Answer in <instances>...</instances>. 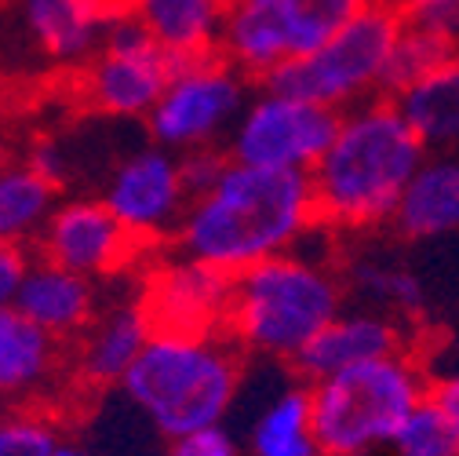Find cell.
I'll use <instances>...</instances> for the list:
<instances>
[{
  "label": "cell",
  "mask_w": 459,
  "mask_h": 456,
  "mask_svg": "<svg viewBox=\"0 0 459 456\" xmlns=\"http://www.w3.org/2000/svg\"><path fill=\"white\" fill-rule=\"evenodd\" d=\"M394 102L423 139L427 153L459 150V55L412 81L405 92H397Z\"/></svg>",
  "instance_id": "obj_18"
},
{
  "label": "cell",
  "mask_w": 459,
  "mask_h": 456,
  "mask_svg": "<svg viewBox=\"0 0 459 456\" xmlns=\"http://www.w3.org/2000/svg\"><path fill=\"white\" fill-rule=\"evenodd\" d=\"M310 231H317V208L307 172L234 161L219 187L183 215L171 238L190 259L238 274L284 256Z\"/></svg>",
  "instance_id": "obj_2"
},
{
  "label": "cell",
  "mask_w": 459,
  "mask_h": 456,
  "mask_svg": "<svg viewBox=\"0 0 459 456\" xmlns=\"http://www.w3.org/2000/svg\"><path fill=\"white\" fill-rule=\"evenodd\" d=\"M394 456H459V434L434 394L412 413V420L394 438Z\"/></svg>",
  "instance_id": "obj_23"
},
{
  "label": "cell",
  "mask_w": 459,
  "mask_h": 456,
  "mask_svg": "<svg viewBox=\"0 0 459 456\" xmlns=\"http://www.w3.org/2000/svg\"><path fill=\"white\" fill-rule=\"evenodd\" d=\"M241 110V77L222 63L179 77L150 110V136L168 146H204Z\"/></svg>",
  "instance_id": "obj_12"
},
{
  "label": "cell",
  "mask_w": 459,
  "mask_h": 456,
  "mask_svg": "<svg viewBox=\"0 0 459 456\" xmlns=\"http://www.w3.org/2000/svg\"><path fill=\"white\" fill-rule=\"evenodd\" d=\"M106 205L128 226H135V231L164 234V223L171 215L176 212L186 215V194H183L179 164L171 157H164V153H157V150L135 153L121 172L113 176Z\"/></svg>",
  "instance_id": "obj_14"
},
{
  "label": "cell",
  "mask_w": 459,
  "mask_h": 456,
  "mask_svg": "<svg viewBox=\"0 0 459 456\" xmlns=\"http://www.w3.org/2000/svg\"><path fill=\"white\" fill-rule=\"evenodd\" d=\"M241 4H252V0H226V8H230V12L241 8Z\"/></svg>",
  "instance_id": "obj_30"
},
{
  "label": "cell",
  "mask_w": 459,
  "mask_h": 456,
  "mask_svg": "<svg viewBox=\"0 0 459 456\" xmlns=\"http://www.w3.org/2000/svg\"><path fill=\"white\" fill-rule=\"evenodd\" d=\"M339 274L347 293L365 300L368 311H383L405 325L420 321L427 311V293L416 270H409L405 263H397L390 256H376V252L351 256L339 263Z\"/></svg>",
  "instance_id": "obj_19"
},
{
  "label": "cell",
  "mask_w": 459,
  "mask_h": 456,
  "mask_svg": "<svg viewBox=\"0 0 459 456\" xmlns=\"http://www.w3.org/2000/svg\"><path fill=\"white\" fill-rule=\"evenodd\" d=\"M342 300L347 285L339 267L284 252L234 274L226 332L245 351L296 362L310 339L342 314Z\"/></svg>",
  "instance_id": "obj_3"
},
{
  "label": "cell",
  "mask_w": 459,
  "mask_h": 456,
  "mask_svg": "<svg viewBox=\"0 0 459 456\" xmlns=\"http://www.w3.org/2000/svg\"><path fill=\"white\" fill-rule=\"evenodd\" d=\"M423 161V139L390 95L347 110L328 153L310 172L317 231L376 234L383 226L390 231V219Z\"/></svg>",
  "instance_id": "obj_1"
},
{
  "label": "cell",
  "mask_w": 459,
  "mask_h": 456,
  "mask_svg": "<svg viewBox=\"0 0 459 456\" xmlns=\"http://www.w3.org/2000/svg\"><path fill=\"white\" fill-rule=\"evenodd\" d=\"M434 402L445 409V417L452 420V427L459 434V373H448V376L434 380Z\"/></svg>",
  "instance_id": "obj_27"
},
{
  "label": "cell",
  "mask_w": 459,
  "mask_h": 456,
  "mask_svg": "<svg viewBox=\"0 0 459 456\" xmlns=\"http://www.w3.org/2000/svg\"><path fill=\"white\" fill-rule=\"evenodd\" d=\"M26 249L19 241H8V238H0V307H8V300L19 296L22 289V281H26Z\"/></svg>",
  "instance_id": "obj_25"
},
{
  "label": "cell",
  "mask_w": 459,
  "mask_h": 456,
  "mask_svg": "<svg viewBox=\"0 0 459 456\" xmlns=\"http://www.w3.org/2000/svg\"><path fill=\"white\" fill-rule=\"evenodd\" d=\"M307 387L321 456H372L383 445L390 449L434 394V380L416 355L354 365Z\"/></svg>",
  "instance_id": "obj_4"
},
{
  "label": "cell",
  "mask_w": 459,
  "mask_h": 456,
  "mask_svg": "<svg viewBox=\"0 0 459 456\" xmlns=\"http://www.w3.org/2000/svg\"><path fill=\"white\" fill-rule=\"evenodd\" d=\"M55 424L40 413L0 420V456H55Z\"/></svg>",
  "instance_id": "obj_24"
},
{
  "label": "cell",
  "mask_w": 459,
  "mask_h": 456,
  "mask_svg": "<svg viewBox=\"0 0 459 456\" xmlns=\"http://www.w3.org/2000/svg\"><path fill=\"white\" fill-rule=\"evenodd\" d=\"M74 339H59L30 321L22 311L0 307V402L51 380H70Z\"/></svg>",
  "instance_id": "obj_15"
},
{
  "label": "cell",
  "mask_w": 459,
  "mask_h": 456,
  "mask_svg": "<svg viewBox=\"0 0 459 456\" xmlns=\"http://www.w3.org/2000/svg\"><path fill=\"white\" fill-rule=\"evenodd\" d=\"M146 325L132 307H109L99 314V321L74 339V369L66 380V402L70 398H88L109 390L117 380H125L135 365V358L146 347Z\"/></svg>",
  "instance_id": "obj_13"
},
{
  "label": "cell",
  "mask_w": 459,
  "mask_h": 456,
  "mask_svg": "<svg viewBox=\"0 0 459 456\" xmlns=\"http://www.w3.org/2000/svg\"><path fill=\"white\" fill-rule=\"evenodd\" d=\"M164 241V234L128 226L106 201H70L48 215L37 238V252L48 267H59L81 277H121L146 270L150 256Z\"/></svg>",
  "instance_id": "obj_9"
},
{
  "label": "cell",
  "mask_w": 459,
  "mask_h": 456,
  "mask_svg": "<svg viewBox=\"0 0 459 456\" xmlns=\"http://www.w3.org/2000/svg\"><path fill=\"white\" fill-rule=\"evenodd\" d=\"M390 8L401 15H416V12H434V8H459V0H386Z\"/></svg>",
  "instance_id": "obj_28"
},
{
  "label": "cell",
  "mask_w": 459,
  "mask_h": 456,
  "mask_svg": "<svg viewBox=\"0 0 459 456\" xmlns=\"http://www.w3.org/2000/svg\"><path fill=\"white\" fill-rule=\"evenodd\" d=\"M168 456H234V442H230V434L219 427H204V431H194L186 438H176Z\"/></svg>",
  "instance_id": "obj_26"
},
{
  "label": "cell",
  "mask_w": 459,
  "mask_h": 456,
  "mask_svg": "<svg viewBox=\"0 0 459 456\" xmlns=\"http://www.w3.org/2000/svg\"><path fill=\"white\" fill-rule=\"evenodd\" d=\"M15 311H22L30 321H37L44 332L59 339H77L99 321L91 281L48 263L26 274L15 296Z\"/></svg>",
  "instance_id": "obj_17"
},
{
  "label": "cell",
  "mask_w": 459,
  "mask_h": 456,
  "mask_svg": "<svg viewBox=\"0 0 459 456\" xmlns=\"http://www.w3.org/2000/svg\"><path fill=\"white\" fill-rule=\"evenodd\" d=\"M397 37L401 12L390 8L386 0H376L365 15H358L347 30H339L325 48L277 66L263 81V92L307 99L347 113L368 99L386 95V74Z\"/></svg>",
  "instance_id": "obj_6"
},
{
  "label": "cell",
  "mask_w": 459,
  "mask_h": 456,
  "mask_svg": "<svg viewBox=\"0 0 459 456\" xmlns=\"http://www.w3.org/2000/svg\"><path fill=\"white\" fill-rule=\"evenodd\" d=\"M230 300H234V270L197 259L150 263L139 277L135 311L150 339L208 344V339H230Z\"/></svg>",
  "instance_id": "obj_8"
},
{
  "label": "cell",
  "mask_w": 459,
  "mask_h": 456,
  "mask_svg": "<svg viewBox=\"0 0 459 456\" xmlns=\"http://www.w3.org/2000/svg\"><path fill=\"white\" fill-rule=\"evenodd\" d=\"M390 231L401 241L459 234V153H427L390 219Z\"/></svg>",
  "instance_id": "obj_16"
},
{
  "label": "cell",
  "mask_w": 459,
  "mask_h": 456,
  "mask_svg": "<svg viewBox=\"0 0 459 456\" xmlns=\"http://www.w3.org/2000/svg\"><path fill=\"white\" fill-rule=\"evenodd\" d=\"M252 452L255 456H321L307 383L289 387L259 417V424L252 431Z\"/></svg>",
  "instance_id": "obj_21"
},
{
  "label": "cell",
  "mask_w": 459,
  "mask_h": 456,
  "mask_svg": "<svg viewBox=\"0 0 459 456\" xmlns=\"http://www.w3.org/2000/svg\"><path fill=\"white\" fill-rule=\"evenodd\" d=\"M376 0H273V12L289 44V55H310L325 48L339 30H347L358 15H365Z\"/></svg>",
  "instance_id": "obj_20"
},
{
  "label": "cell",
  "mask_w": 459,
  "mask_h": 456,
  "mask_svg": "<svg viewBox=\"0 0 459 456\" xmlns=\"http://www.w3.org/2000/svg\"><path fill=\"white\" fill-rule=\"evenodd\" d=\"M0 118H4V110H0ZM8 164H12V146H8L4 128H0V172H8Z\"/></svg>",
  "instance_id": "obj_29"
},
{
  "label": "cell",
  "mask_w": 459,
  "mask_h": 456,
  "mask_svg": "<svg viewBox=\"0 0 459 456\" xmlns=\"http://www.w3.org/2000/svg\"><path fill=\"white\" fill-rule=\"evenodd\" d=\"M55 194H59V187L30 164L0 172V238L19 241V234L33 231Z\"/></svg>",
  "instance_id": "obj_22"
},
{
  "label": "cell",
  "mask_w": 459,
  "mask_h": 456,
  "mask_svg": "<svg viewBox=\"0 0 459 456\" xmlns=\"http://www.w3.org/2000/svg\"><path fill=\"white\" fill-rule=\"evenodd\" d=\"M245 369V347L238 339L176 344L150 339L125 376L132 402L168 438H186L215 427L230 409Z\"/></svg>",
  "instance_id": "obj_5"
},
{
  "label": "cell",
  "mask_w": 459,
  "mask_h": 456,
  "mask_svg": "<svg viewBox=\"0 0 459 456\" xmlns=\"http://www.w3.org/2000/svg\"><path fill=\"white\" fill-rule=\"evenodd\" d=\"M55 456H81V452H77V449H59Z\"/></svg>",
  "instance_id": "obj_31"
},
{
  "label": "cell",
  "mask_w": 459,
  "mask_h": 456,
  "mask_svg": "<svg viewBox=\"0 0 459 456\" xmlns=\"http://www.w3.org/2000/svg\"><path fill=\"white\" fill-rule=\"evenodd\" d=\"M397 355H416L412 351V325L397 321L383 311H351L339 314L325 332H317L310 344L296 355L292 369L303 383L328 380L335 373H347L354 365L397 358Z\"/></svg>",
  "instance_id": "obj_11"
},
{
  "label": "cell",
  "mask_w": 459,
  "mask_h": 456,
  "mask_svg": "<svg viewBox=\"0 0 459 456\" xmlns=\"http://www.w3.org/2000/svg\"><path fill=\"white\" fill-rule=\"evenodd\" d=\"M339 125L342 113L332 106L263 92L230 139V157L252 168H284L310 176L328 153Z\"/></svg>",
  "instance_id": "obj_10"
},
{
  "label": "cell",
  "mask_w": 459,
  "mask_h": 456,
  "mask_svg": "<svg viewBox=\"0 0 459 456\" xmlns=\"http://www.w3.org/2000/svg\"><path fill=\"white\" fill-rule=\"evenodd\" d=\"M176 84V59L146 30L143 15L106 30L91 63H81L59 77V95L81 113L135 118L153 110Z\"/></svg>",
  "instance_id": "obj_7"
}]
</instances>
